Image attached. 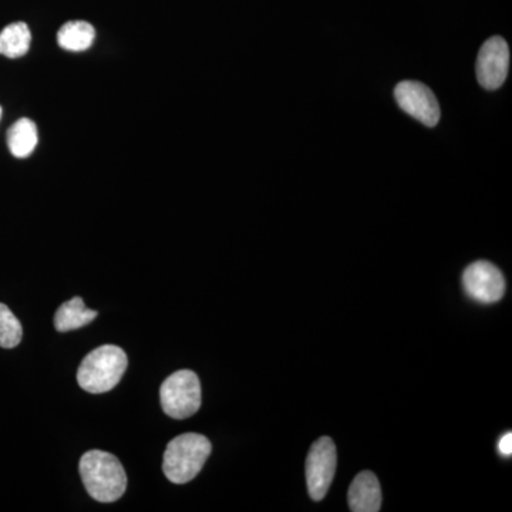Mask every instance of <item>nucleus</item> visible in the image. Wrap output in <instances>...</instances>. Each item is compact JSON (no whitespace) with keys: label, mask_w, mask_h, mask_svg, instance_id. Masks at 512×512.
Masks as SVG:
<instances>
[{"label":"nucleus","mask_w":512,"mask_h":512,"mask_svg":"<svg viewBox=\"0 0 512 512\" xmlns=\"http://www.w3.org/2000/svg\"><path fill=\"white\" fill-rule=\"evenodd\" d=\"M87 493L99 503H114L126 493L127 476L119 458L106 451H87L80 460Z\"/></svg>","instance_id":"f257e3e1"},{"label":"nucleus","mask_w":512,"mask_h":512,"mask_svg":"<svg viewBox=\"0 0 512 512\" xmlns=\"http://www.w3.org/2000/svg\"><path fill=\"white\" fill-rule=\"evenodd\" d=\"M210 440L197 433L181 434L168 443L164 453L165 477L174 484L190 483L211 454Z\"/></svg>","instance_id":"f03ea898"},{"label":"nucleus","mask_w":512,"mask_h":512,"mask_svg":"<svg viewBox=\"0 0 512 512\" xmlns=\"http://www.w3.org/2000/svg\"><path fill=\"white\" fill-rule=\"evenodd\" d=\"M127 365L126 352L119 346H100L84 357L77 372V382L87 393L110 392L119 384Z\"/></svg>","instance_id":"7ed1b4c3"},{"label":"nucleus","mask_w":512,"mask_h":512,"mask_svg":"<svg viewBox=\"0 0 512 512\" xmlns=\"http://www.w3.org/2000/svg\"><path fill=\"white\" fill-rule=\"evenodd\" d=\"M161 406L171 419L194 416L201 407V383L191 370H180L161 384Z\"/></svg>","instance_id":"20e7f679"},{"label":"nucleus","mask_w":512,"mask_h":512,"mask_svg":"<svg viewBox=\"0 0 512 512\" xmlns=\"http://www.w3.org/2000/svg\"><path fill=\"white\" fill-rule=\"evenodd\" d=\"M338 467V451L330 437H320L312 444L306 458V483L313 501H320L328 494Z\"/></svg>","instance_id":"39448f33"},{"label":"nucleus","mask_w":512,"mask_h":512,"mask_svg":"<svg viewBox=\"0 0 512 512\" xmlns=\"http://www.w3.org/2000/svg\"><path fill=\"white\" fill-rule=\"evenodd\" d=\"M394 97L400 109L419 120L424 126L434 127L440 121V106L434 93L420 82H400L394 89Z\"/></svg>","instance_id":"423d86ee"},{"label":"nucleus","mask_w":512,"mask_h":512,"mask_svg":"<svg viewBox=\"0 0 512 512\" xmlns=\"http://www.w3.org/2000/svg\"><path fill=\"white\" fill-rule=\"evenodd\" d=\"M510 69V47L501 36H493L481 46L477 57V79L485 90L503 86Z\"/></svg>","instance_id":"0eeeda50"},{"label":"nucleus","mask_w":512,"mask_h":512,"mask_svg":"<svg viewBox=\"0 0 512 512\" xmlns=\"http://www.w3.org/2000/svg\"><path fill=\"white\" fill-rule=\"evenodd\" d=\"M463 286L470 298L481 303L498 302L505 293L503 272L487 261H477L467 266Z\"/></svg>","instance_id":"6e6552de"},{"label":"nucleus","mask_w":512,"mask_h":512,"mask_svg":"<svg viewBox=\"0 0 512 512\" xmlns=\"http://www.w3.org/2000/svg\"><path fill=\"white\" fill-rule=\"evenodd\" d=\"M348 497L353 512H377L382 508V488L372 471L357 474L350 485Z\"/></svg>","instance_id":"1a4fd4ad"},{"label":"nucleus","mask_w":512,"mask_h":512,"mask_svg":"<svg viewBox=\"0 0 512 512\" xmlns=\"http://www.w3.org/2000/svg\"><path fill=\"white\" fill-rule=\"evenodd\" d=\"M97 318V312L92 309L86 308L84 301L79 296L70 299L66 303H63L59 309H57L55 316V328L59 332H70V330H76L83 328V326L89 325Z\"/></svg>","instance_id":"9d476101"},{"label":"nucleus","mask_w":512,"mask_h":512,"mask_svg":"<svg viewBox=\"0 0 512 512\" xmlns=\"http://www.w3.org/2000/svg\"><path fill=\"white\" fill-rule=\"evenodd\" d=\"M96 39V30L89 22L84 20H73L64 23L57 33V43L64 50L69 52H83L92 47Z\"/></svg>","instance_id":"9b49d317"},{"label":"nucleus","mask_w":512,"mask_h":512,"mask_svg":"<svg viewBox=\"0 0 512 512\" xmlns=\"http://www.w3.org/2000/svg\"><path fill=\"white\" fill-rule=\"evenodd\" d=\"M32 33L23 22L12 23L0 32V55L9 59H19L29 52Z\"/></svg>","instance_id":"f8f14e48"},{"label":"nucleus","mask_w":512,"mask_h":512,"mask_svg":"<svg viewBox=\"0 0 512 512\" xmlns=\"http://www.w3.org/2000/svg\"><path fill=\"white\" fill-rule=\"evenodd\" d=\"M37 141V127L32 120L20 119L9 128L8 146L16 158L29 157L35 151Z\"/></svg>","instance_id":"ddd939ff"},{"label":"nucleus","mask_w":512,"mask_h":512,"mask_svg":"<svg viewBox=\"0 0 512 512\" xmlns=\"http://www.w3.org/2000/svg\"><path fill=\"white\" fill-rule=\"evenodd\" d=\"M23 329L19 319L8 306L0 303V348L13 349L22 340Z\"/></svg>","instance_id":"4468645a"},{"label":"nucleus","mask_w":512,"mask_h":512,"mask_svg":"<svg viewBox=\"0 0 512 512\" xmlns=\"http://www.w3.org/2000/svg\"><path fill=\"white\" fill-rule=\"evenodd\" d=\"M498 450L505 457H510L512 454V434L511 431H508L507 434L500 440L498 443Z\"/></svg>","instance_id":"2eb2a0df"},{"label":"nucleus","mask_w":512,"mask_h":512,"mask_svg":"<svg viewBox=\"0 0 512 512\" xmlns=\"http://www.w3.org/2000/svg\"><path fill=\"white\" fill-rule=\"evenodd\" d=\"M0 117H2V109H0Z\"/></svg>","instance_id":"dca6fc26"}]
</instances>
